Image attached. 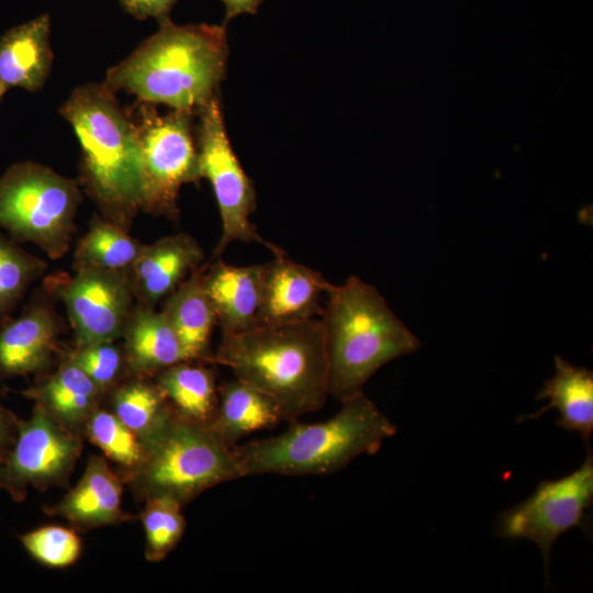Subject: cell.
<instances>
[{
  "mask_svg": "<svg viewBox=\"0 0 593 593\" xmlns=\"http://www.w3.org/2000/svg\"><path fill=\"white\" fill-rule=\"evenodd\" d=\"M104 82L76 87L58 112L71 125L81 155L78 183L100 215L130 231L142 211V160L132 113Z\"/></svg>",
  "mask_w": 593,
  "mask_h": 593,
  "instance_id": "1",
  "label": "cell"
},
{
  "mask_svg": "<svg viewBox=\"0 0 593 593\" xmlns=\"http://www.w3.org/2000/svg\"><path fill=\"white\" fill-rule=\"evenodd\" d=\"M228 56L225 26L177 25L170 19L126 58L107 70L105 82L137 102L165 104L194 115L225 78Z\"/></svg>",
  "mask_w": 593,
  "mask_h": 593,
  "instance_id": "2",
  "label": "cell"
},
{
  "mask_svg": "<svg viewBox=\"0 0 593 593\" xmlns=\"http://www.w3.org/2000/svg\"><path fill=\"white\" fill-rule=\"evenodd\" d=\"M209 363L230 368L235 378L267 394L289 423L323 407L329 395L321 317L222 334Z\"/></svg>",
  "mask_w": 593,
  "mask_h": 593,
  "instance_id": "3",
  "label": "cell"
},
{
  "mask_svg": "<svg viewBox=\"0 0 593 593\" xmlns=\"http://www.w3.org/2000/svg\"><path fill=\"white\" fill-rule=\"evenodd\" d=\"M321 320L328 362V394L340 402L363 393L385 363L421 348V339L371 284L350 276L326 292Z\"/></svg>",
  "mask_w": 593,
  "mask_h": 593,
  "instance_id": "4",
  "label": "cell"
},
{
  "mask_svg": "<svg viewBox=\"0 0 593 593\" xmlns=\"http://www.w3.org/2000/svg\"><path fill=\"white\" fill-rule=\"evenodd\" d=\"M290 424L280 435L233 447L242 478L333 473L360 455H374L398 432L365 393L342 402L340 410L328 419Z\"/></svg>",
  "mask_w": 593,
  "mask_h": 593,
  "instance_id": "5",
  "label": "cell"
},
{
  "mask_svg": "<svg viewBox=\"0 0 593 593\" xmlns=\"http://www.w3.org/2000/svg\"><path fill=\"white\" fill-rule=\"evenodd\" d=\"M141 465L131 473L146 500L166 496L186 504L202 492L242 478L233 448L210 427L171 412L143 440Z\"/></svg>",
  "mask_w": 593,
  "mask_h": 593,
  "instance_id": "6",
  "label": "cell"
},
{
  "mask_svg": "<svg viewBox=\"0 0 593 593\" xmlns=\"http://www.w3.org/2000/svg\"><path fill=\"white\" fill-rule=\"evenodd\" d=\"M81 198L77 180L40 163L12 164L0 175V228L59 259L70 248Z\"/></svg>",
  "mask_w": 593,
  "mask_h": 593,
  "instance_id": "7",
  "label": "cell"
},
{
  "mask_svg": "<svg viewBox=\"0 0 593 593\" xmlns=\"http://www.w3.org/2000/svg\"><path fill=\"white\" fill-rule=\"evenodd\" d=\"M135 107L132 116L141 147L142 211L176 220L181 186L201 180L192 128L195 115L177 110L160 114L155 104L145 102Z\"/></svg>",
  "mask_w": 593,
  "mask_h": 593,
  "instance_id": "8",
  "label": "cell"
},
{
  "mask_svg": "<svg viewBox=\"0 0 593 593\" xmlns=\"http://www.w3.org/2000/svg\"><path fill=\"white\" fill-rule=\"evenodd\" d=\"M195 116L199 118L194 135L199 175L212 186L222 222V234L211 260L221 258L233 242L257 243L273 253L279 247L265 240L249 220L257 206L256 191L233 150L220 97L209 101Z\"/></svg>",
  "mask_w": 593,
  "mask_h": 593,
  "instance_id": "9",
  "label": "cell"
},
{
  "mask_svg": "<svg viewBox=\"0 0 593 593\" xmlns=\"http://www.w3.org/2000/svg\"><path fill=\"white\" fill-rule=\"evenodd\" d=\"M82 450L78 432L35 403L29 419H19L14 443L0 461V490L23 502L27 488L65 483Z\"/></svg>",
  "mask_w": 593,
  "mask_h": 593,
  "instance_id": "10",
  "label": "cell"
},
{
  "mask_svg": "<svg viewBox=\"0 0 593 593\" xmlns=\"http://www.w3.org/2000/svg\"><path fill=\"white\" fill-rule=\"evenodd\" d=\"M592 501L593 458L589 452L575 471L558 480L540 482L528 499L503 512L496 534L535 542L542 555L548 585V566L555 541L567 530L582 526Z\"/></svg>",
  "mask_w": 593,
  "mask_h": 593,
  "instance_id": "11",
  "label": "cell"
},
{
  "mask_svg": "<svg viewBox=\"0 0 593 593\" xmlns=\"http://www.w3.org/2000/svg\"><path fill=\"white\" fill-rule=\"evenodd\" d=\"M44 288L65 305L76 346L115 342L133 307L131 270L83 268L75 276L55 273Z\"/></svg>",
  "mask_w": 593,
  "mask_h": 593,
  "instance_id": "12",
  "label": "cell"
},
{
  "mask_svg": "<svg viewBox=\"0 0 593 593\" xmlns=\"http://www.w3.org/2000/svg\"><path fill=\"white\" fill-rule=\"evenodd\" d=\"M264 264L259 325L299 323L321 317V300L331 287L324 276L288 257L280 247Z\"/></svg>",
  "mask_w": 593,
  "mask_h": 593,
  "instance_id": "13",
  "label": "cell"
},
{
  "mask_svg": "<svg viewBox=\"0 0 593 593\" xmlns=\"http://www.w3.org/2000/svg\"><path fill=\"white\" fill-rule=\"evenodd\" d=\"M22 313L0 324V378L44 372L58 350L61 322L53 307L35 295Z\"/></svg>",
  "mask_w": 593,
  "mask_h": 593,
  "instance_id": "14",
  "label": "cell"
},
{
  "mask_svg": "<svg viewBox=\"0 0 593 593\" xmlns=\"http://www.w3.org/2000/svg\"><path fill=\"white\" fill-rule=\"evenodd\" d=\"M203 259L202 247L187 233L168 235L152 244H144L131 268L137 303L154 307L200 268Z\"/></svg>",
  "mask_w": 593,
  "mask_h": 593,
  "instance_id": "15",
  "label": "cell"
},
{
  "mask_svg": "<svg viewBox=\"0 0 593 593\" xmlns=\"http://www.w3.org/2000/svg\"><path fill=\"white\" fill-rule=\"evenodd\" d=\"M203 265V284L222 334H235L259 325L264 264L233 266L221 258Z\"/></svg>",
  "mask_w": 593,
  "mask_h": 593,
  "instance_id": "16",
  "label": "cell"
},
{
  "mask_svg": "<svg viewBox=\"0 0 593 593\" xmlns=\"http://www.w3.org/2000/svg\"><path fill=\"white\" fill-rule=\"evenodd\" d=\"M122 482L107 460L91 456L77 485L47 513L65 517L80 529L118 525L128 519L122 511Z\"/></svg>",
  "mask_w": 593,
  "mask_h": 593,
  "instance_id": "17",
  "label": "cell"
},
{
  "mask_svg": "<svg viewBox=\"0 0 593 593\" xmlns=\"http://www.w3.org/2000/svg\"><path fill=\"white\" fill-rule=\"evenodd\" d=\"M122 337L125 367L134 377H155L164 369L187 360L174 327L164 313L153 306L133 305Z\"/></svg>",
  "mask_w": 593,
  "mask_h": 593,
  "instance_id": "18",
  "label": "cell"
},
{
  "mask_svg": "<svg viewBox=\"0 0 593 593\" xmlns=\"http://www.w3.org/2000/svg\"><path fill=\"white\" fill-rule=\"evenodd\" d=\"M49 34L51 16L45 13L0 37V79L8 89L35 92L45 85L54 59Z\"/></svg>",
  "mask_w": 593,
  "mask_h": 593,
  "instance_id": "19",
  "label": "cell"
},
{
  "mask_svg": "<svg viewBox=\"0 0 593 593\" xmlns=\"http://www.w3.org/2000/svg\"><path fill=\"white\" fill-rule=\"evenodd\" d=\"M161 312L178 335L187 360L209 363L211 335L217 321L203 284V266L165 299Z\"/></svg>",
  "mask_w": 593,
  "mask_h": 593,
  "instance_id": "20",
  "label": "cell"
},
{
  "mask_svg": "<svg viewBox=\"0 0 593 593\" xmlns=\"http://www.w3.org/2000/svg\"><path fill=\"white\" fill-rule=\"evenodd\" d=\"M555 373L544 383L536 400L549 399L537 413L523 415L521 422L537 419L545 412L556 409L557 425L568 432H577L589 446L593 433V372L577 367L566 359L555 357Z\"/></svg>",
  "mask_w": 593,
  "mask_h": 593,
  "instance_id": "21",
  "label": "cell"
},
{
  "mask_svg": "<svg viewBox=\"0 0 593 593\" xmlns=\"http://www.w3.org/2000/svg\"><path fill=\"white\" fill-rule=\"evenodd\" d=\"M65 426L78 432L98 407L97 385L67 356L56 372L21 391Z\"/></svg>",
  "mask_w": 593,
  "mask_h": 593,
  "instance_id": "22",
  "label": "cell"
},
{
  "mask_svg": "<svg viewBox=\"0 0 593 593\" xmlns=\"http://www.w3.org/2000/svg\"><path fill=\"white\" fill-rule=\"evenodd\" d=\"M280 411L272 399L235 378L219 388V403L210 427L228 446L256 430L280 423Z\"/></svg>",
  "mask_w": 593,
  "mask_h": 593,
  "instance_id": "23",
  "label": "cell"
},
{
  "mask_svg": "<svg viewBox=\"0 0 593 593\" xmlns=\"http://www.w3.org/2000/svg\"><path fill=\"white\" fill-rule=\"evenodd\" d=\"M201 362L175 363L157 373L155 382L178 415L210 425L219 403V389L215 372Z\"/></svg>",
  "mask_w": 593,
  "mask_h": 593,
  "instance_id": "24",
  "label": "cell"
},
{
  "mask_svg": "<svg viewBox=\"0 0 593 593\" xmlns=\"http://www.w3.org/2000/svg\"><path fill=\"white\" fill-rule=\"evenodd\" d=\"M143 245L130 235L128 230L94 214L88 231L77 243L72 268L131 270Z\"/></svg>",
  "mask_w": 593,
  "mask_h": 593,
  "instance_id": "25",
  "label": "cell"
},
{
  "mask_svg": "<svg viewBox=\"0 0 593 593\" xmlns=\"http://www.w3.org/2000/svg\"><path fill=\"white\" fill-rule=\"evenodd\" d=\"M111 404V412L142 440L146 439L171 412V406L156 382L141 377L115 387Z\"/></svg>",
  "mask_w": 593,
  "mask_h": 593,
  "instance_id": "26",
  "label": "cell"
},
{
  "mask_svg": "<svg viewBox=\"0 0 593 593\" xmlns=\"http://www.w3.org/2000/svg\"><path fill=\"white\" fill-rule=\"evenodd\" d=\"M46 269L43 259L0 234V324L10 317L27 288Z\"/></svg>",
  "mask_w": 593,
  "mask_h": 593,
  "instance_id": "27",
  "label": "cell"
},
{
  "mask_svg": "<svg viewBox=\"0 0 593 593\" xmlns=\"http://www.w3.org/2000/svg\"><path fill=\"white\" fill-rule=\"evenodd\" d=\"M83 428L88 439L130 474L141 465L145 454L143 440L112 412L97 407Z\"/></svg>",
  "mask_w": 593,
  "mask_h": 593,
  "instance_id": "28",
  "label": "cell"
},
{
  "mask_svg": "<svg viewBox=\"0 0 593 593\" xmlns=\"http://www.w3.org/2000/svg\"><path fill=\"white\" fill-rule=\"evenodd\" d=\"M181 507L182 504L166 496L146 500L139 519L145 530V557L148 561H161L180 541L186 528Z\"/></svg>",
  "mask_w": 593,
  "mask_h": 593,
  "instance_id": "29",
  "label": "cell"
},
{
  "mask_svg": "<svg viewBox=\"0 0 593 593\" xmlns=\"http://www.w3.org/2000/svg\"><path fill=\"white\" fill-rule=\"evenodd\" d=\"M26 552L40 563L65 568L77 561L81 540L74 529L57 525L43 526L20 535Z\"/></svg>",
  "mask_w": 593,
  "mask_h": 593,
  "instance_id": "30",
  "label": "cell"
},
{
  "mask_svg": "<svg viewBox=\"0 0 593 593\" xmlns=\"http://www.w3.org/2000/svg\"><path fill=\"white\" fill-rule=\"evenodd\" d=\"M67 357L88 376L101 394L116 385L125 367L123 350L114 342L76 346Z\"/></svg>",
  "mask_w": 593,
  "mask_h": 593,
  "instance_id": "31",
  "label": "cell"
},
{
  "mask_svg": "<svg viewBox=\"0 0 593 593\" xmlns=\"http://www.w3.org/2000/svg\"><path fill=\"white\" fill-rule=\"evenodd\" d=\"M123 10L138 20L155 18L158 22L170 19L179 0H118Z\"/></svg>",
  "mask_w": 593,
  "mask_h": 593,
  "instance_id": "32",
  "label": "cell"
},
{
  "mask_svg": "<svg viewBox=\"0 0 593 593\" xmlns=\"http://www.w3.org/2000/svg\"><path fill=\"white\" fill-rule=\"evenodd\" d=\"M19 418L9 410L0 405V461L11 449L18 429Z\"/></svg>",
  "mask_w": 593,
  "mask_h": 593,
  "instance_id": "33",
  "label": "cell"
},
{
  "mask_svg": "<svg viewBox=\"0 0 593 593\" xmlns=\"http://www.w3.org/2000/svg\"><path fill=\"white\" fill-rule=\"evenodd\" d=\"M225 7V26L232 19L239 14H256L264 0H221Z\"/></svg>",
  "mask_w": 593,
  "mask_h": 593,
  "instance_id": "34",
  "label": "cell"
},
{
  "mask_svg": "<svg viewBox=\"0 0 593 593\" xmlns=\"http://www.w3.org/2000/svg\"><path fill=\"white\" fill-rule=\"evenodd\" d=\"M8 91V87L0 79V101Z\"/></svg>",
  "mask_w": 593,
  "mask_h": 593,
  "instance_id": "35",
  "label": "cell"
}]
</instances>
